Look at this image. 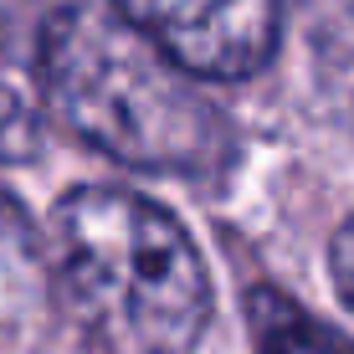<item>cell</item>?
<instances>
[{
  "instance_id": "4",
  "label": "cell",
  "mask_w": 354,
  "mask_h": 354,
  "mask_svg": "<svg viewBox=\"0 0 354 354\" xmlns=\"http://www.w3.org/2000/svg\"><path fill=\"white\" fill-rule=\"evenodd\" d=\"M52 298V252L36 236L26 205L0 185V339L31 328Z\"/></svg>"
},
{
  "instance_id": "2",
  "label": "cell",
  "mask_w": 354,
  "mask_h": 354,
  "mask_svg": "<svg viewBox=\"0 0 354 354\" xmlns=\"http://www.w3.org/2000/svg\"><path fill=\"white\" fill-rule=\"evenodd\" d=\"M57 283L118 354H190L211 324V272L190 231L160 201L77 185L52 211Z\"/></svg>"
},
{
  "instance_id": "5",
  "label": "cell",
  "mask_w": 354,
  "mask_h": 354,
  "mask_svg": "<svg viewBox=\"0 0 354 354\" xmlns=\"http://www.w3.org/2000/svg\"><path fill=\"white\" fill-rule=\"evenodd\" d=\"M46 77L41 46H26L16 21L0 10V165H21L41 154L46 139Z\"/></svg>"
},
{
  "instance_id": "1",
  "label": "cell",
  "mask_w": 354,
  "mask_h": 354,
  "mask_svg": "<svg viewBox=\"0 0 354 354\" xmlns=\"http://www.w3.org/2000/svg\"><path fill=\"white\" fill-rule=\"evenodd\" d=\"M36 46L52 113L108 160L154 175L226 169L231 133L211 97L113 6L72 0L41 26Z\"/></svg>"
},
{
  "instance_id": "7",
  "label": "cell",
  "mask_w": 354,
  "mask_h": 354,
  "mask_svg": "<svg viewBox=\"0 0 354 354\" xmlns=\"http://www.w3.org/2000/svg\"><path fill=\"white\" fill-rule=\"evenodd\" d=\"M328 277H334L339 298L354 308V216L334 231V241H328Z\"/></svg>"
},
{
  "instance_id": "3",
  "label": "cell",
  "mask_w": 354,
  "mask_h": 354,
  "mask_svg": "<svg viewBox=\"0 0 354 354\" xmlns=\"http://www.w3.org/2000/svg\"><path fill=\"white\" fill-rule=\"evenodd\" d=\"M175 67L205 82H241L283 46V0H113Z\"/></svg>"
},
{
  "instance_id": "6",
  "label": "cell",
  "mask_w": 354,
  "mask_h": 354,
  "mask_svg": "<svg viewBox=\"0 0 354 354\" xmlns=\"http://www.w3.org/2000/svg\"><path fill=\"white\" fill-rule=\"evenodd\" d=\"M247 324H252V349L257 354H354V339H344L334 324L303 313L277 288L247 292Z\"/></svg>"
}]
</instances>
